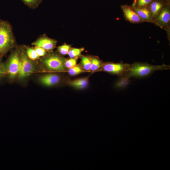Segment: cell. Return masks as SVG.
Instances as JSON below:
<instances>
[{
	"mask_svg": "<svg viewBox=\"0 0 170 170\" xmlns=\"http://www.w3.org/2000/svg\"><path fill=\"white\" fill-rule=\"evenodd\" d=\"M16 45L11 24L7 20L0 19V58L16 47Z\"/></svg>",
	"mask_w": 170,
	"mask_h": 170,
	"instance_id": "6da1fadb",
	"label": "cell"
},
{
	"mask_svg": "<svg viewBox=\"0 0 170 170\" xmlns=\"http://www.w3.org/2000/svg\"><path fill=\"white\" fill-rule=\"evenodd\" d=\"M170 66L166 65H151L146 63L135 62L130 65L125 75L128 78H141L147 76L156 71L168 70Z\"/></svg>",
	"mask_w": 170,
	"mask_h": 170,
	"instance_id": "7a4b0ae2",
	"label": "cell"
},
{
	"mask_svg": "<svg viewBox=\"0 0 170 170\" xmlns=\"http://www.w3.org/2000/svg\"><path fill=\"white\" fill-rule=\"evenodd\" d=\"M20 47H17L10 54L4 64L6 74L11 79L18 75L20 67Z\"/></svg>",
	"mask_w": 170,
	"mask_h": 170,
	"instance_id": "3957f363",
	"label": "cell"
},
{
	"mask_svg": "<svg viewBox=\"0 0 170 170\" xmlns=\"http://www.w3.org/2000/svg\"><path fill=\"white\" fill-rule=\"evenodd\" d=\"M65 60L64 58L55 54L46 55L41 59L42 63L47 69L56 71H63L66 70L65 66Z\"/></svg>",
	"mask_w": 170,
	"mask_h": 170,
	"instance_id": "277c9868",
	"label": "cell"
},
{
	"mask_svg": "<svg viewBox=\"0 0 170 170\" xmlns=\"http://www.w3.org/2000/svg\"><path fill=\"white\" fill-rule=\"evenodd\" d=\"M153 23L165 30L170 39V9L169 3L166 4L159 14L153 19Z\"/></svg>",
	"mask_w": 170,
	"mask_h": 170,
	"instance_id": "5b68a950",
	"label": "cell"
},
{
	"mask_svg": "<svg viewBox=\"0 0 170 170\" xmlns=\"http://www.w3.org/2000/svg\"><path fill=\"white\" fill-rule=\"evenodd\" d=\"M32 60L27 56L23 46H21L20 67L18 74L20 78H22L27 77L34 71L35 66Z\"/></svg>",
	"mask_w": 170,
	"mask_h": 170,
	"instance_id": "8992f818",
	"label": "cell"
},
{
	"mask_svg": "<svg viewBox=\"0 0 170 170\" xmlns=\"http://www.w3.org/2000/svg\"><path fill=\"white\" fill-rule=\"evenodd\" d=\"M130 65L123 62H107L103 64L100 70L110 74L120 76L125 75L128 72Z\"/></svg>",
	"mask_w": 170,
	"mask_h": 170,
	"instance_id": "52a82bcc",
	"label": "cell"
},
{
	"mask_svg": "<svg viewBox=\"0 0 170 170\" xmlns=\"http://www.w3.org/2000/svg\"><path fill=\"white\" fill-rule=\"evenodd\" d=\"M57 41L43 35L39 37L36 41L31 44L34 46L42 48L46 51L51 52L55 47Z\"/></svg>",
	"mask_w": 170,
	"mask_h": 170,
	"instance_id": "ba28073f",
	"label": "cell"
},
{
	"mask_svg": "<svg viewBox=\"0 0 170 170\" xmlns=\"http://www.w3.org/2000/svg\"><path fill=\"white\" fill-rule=\"evenodd\" d=\"M121 7L126 20L135 24L145 22L131 8L130 6L125 4L122 5Z\"/></svg>",
	"mask_w": 170,
	"mask_h": 170,
	"instance_id": "9c48e42d",
	"label": "cell"
},
{
	"mask_svg": "<svg viewBox=\"0 0 170 170\" xmlns=\"http://www.w3.org/2000/svg\"><path fill=\"white\" fill-rule=\"evenodd\" d=\"M130 7L145 22L153 23V18L148 6L142 7H138L136 6Z\"/></svg>",
	"mask_w": 170,
	"mask_h": 170,
	"instance_id": "30bf717a",
	"label": "cell"
},
{
	"mask_svg": "<svg viewBox=\"0 0 170 170\" xmlns=\"http://www.w3.org/2000/svg\"><path fill=\"white\" fill-rule=\"evenodd\" d=\"M169 3L160 0H153L148 6L153 19L159 14L166 4Z\"/></svg>",
	"mask_w": 170,
	"mask_h": 170,
	"instance_id": "8fae6325",
	"label": "cell"
},
{
	"mask_svg": "<svg viewBox=\"0 0 170 170\" xmlns=\"http://www.w3.org/2000/svg\"><path fill=\"white\" fill-rule=\"evenodd\" d=\"M60 77L54 74H49L44 75L40 79V82L46 86H52L58 83L60 81Z\"/></svg>",
	"mask_w": 170,
	"mask_h": 170,
	"instance_id": "7c38bea8",
	"label": "cell"
},
{
	"mask_svg": "<svg viewBox=\"0 0 170 170\" xmlns=\"http://www.w3.org/2000/svg\"><path fill=\"white\" fill-rule=\"evenodd\" d=\"M89 83L88 77L77 79L69 82L71 86L78 89H83L86 88Z\"/></svg>",
	"mask_w": 170,
	"mask_h": 170,
	"instance_id": "4fadbf2b",
	"label": "cell"
},
{
	"mask_svg": "<svg viewBox=\"0 0 170 170\" xmlns=\"http://www.w3.org/2000/svg\"><path fill=\"white\" fill-rule=\"evenodd\" d=\"M26 54L30 60H34L39 59V57L37 55L34 48L26 46H23Z\"/></svg>",
	"mask_w": 170,
	"mask_h": 170,
	"instance_id": "5bb4252c",
	"label": "cell"
},
{
	"mask_svg": "<svg viewBox=\"0 0 170 170\" xmlns=\"http://www.w3.org/2000/svg\"><path fill=\"white\" fill-rule=\"evenodd\" d=\"M29 8L34 9L40 4L42 0H20Z\"/></svg>",
	"mask_w": 170,
	"mask_h": 170,
	"instance_id": "9a60e30c",
	"label": "cell"
},
{
	"mask_svg": "<svg viewBox=\"0 0 170 170\" xmlns=\"http://www.w3.org/2000/svg\"><path fill=\"white\" fill-rule=\"evenodd\" d=\"M103 64L101 61L96 58L91 59V65L90 71H95L100 70Z\"/></svg>",
	"mask_w": 170,
	"mask_h": 170,
	"instance_id": "2e32d148",
	"label": "cell"
},
{
	"mask_svg": "<svg viewBox=\"0 0 170 170\" xmlns=\"http://www.w3.org/2000/svg\"><path fill=\"white\" fill-rule=\"evenodd\" d=\"M84 50L83 48L70 49L68 54L70 58H75L79 56Z\"/></svg>",
	"mask_w": 170,
	"mask_h": 170,
	"instance_id": "e0dca14e",
	"label": "cell"
},
{
	"mask_svg": "<svg viewBox=\"0 0 170 170\" xmlns=\"http://www.w3.org/2000/svg\"><path fill=\"white\" fill-rule=\"evenodd\" d=\"M91 60L87 56H83L81 59V63L82 68L84 70L90 71L91 65Z\"/></svg>",
	"mask_w": 170,
	"mask_h": 170,
	"instance_id": "ac0fdd59",
	"label": "cell"
},
{
	"mask_svg": "<svg viewBox=\"0 0 170 170\" xmlns=\"http://www.w3.org/2000/svg\"><path fill=\"white\" fill-rule=\"evenodd\" d=\"M83 72L82 68L78 65L76 66L68 69V72L69 74L72 76L77 75Z\"/></svg>",
	"mask_w": 170,
	"mask_h": 170,
	"instance_id": "d6986e66",
	"label": "cell"
},
{
	"mask_svg": "<svg viewBox=\"0 0 170 170\" xmlns=\"http://www.w3.org/2000/svg\"><path fill=\"white\" fill-rule=\"evenodd\" d=\"M70 48V45L65 44L59 46L57 49L60 54L62 55H65L68 54Z\"/></svg>",
	"mask_w": 170,
	"mask_h": 170,
	"instance_id": "ffe728a7",
	"label": "cell"
},
{
	"mask_svg": "<svg viewBox=\"0 0 170 170\" xmlns=\"http://www.w3.org/2000/svg\"><path fill=\"white\" fill-rule=\"evenodd\" d=\"M77 59L75 58H71L67 60H65V66L66 68H70L76 65Z\"/></svg>",
	"mask_w": 170,
	"mask_h": 170,
	"instance_id": "44dd1931",
	"label": "cell"
},
{
	"mask_svg": "<svg viewBox=\"0 0 170 170\" xmlns=\"http://www.w3.org/2000/svg\"><path fill=\"white\" fill-rule=\"evenodd\" d=\"M154 0H137L135 6L139 7L148 6Z\"/></svg>",
	"mask_w": 170,
	"mask_h": 170,
	"instance_id": "7402d4cb",
	"label": "cell"
},
{
	"mask_svg": "<svg viewBox=\"0 0 170 170\" xmlns=\"http://www.w3.org/2000/svg\"><path fill=\"white\" fill-rule=\"evenodd\" d=\"M34 49L35 50L38 56L40 57H44L47 54V51L43 48L38 47L34 46Z\"/></svg>",
	"mask_w": 170,
	"mask_h": 170,
	"instance_id": "603a6c76",
	"label": "cell"
},
{
	"mask_svg": "<svg viewBox=\"0 0 170 170\" xmlns=\"http://www.w3.org/2000/svg\"><path fill=\"white\" fill-rule=\"evenodd\" d=\"M1 59L0 58V78L6 74L4 64L2 62Z\"/></svg>",
	"mask_w": 170,
	"mask_h": 170,
	"instance_id": "cb8c5ba5",
	"label": "cell"
},
{
	"mask_svg": "<svg viewBox=\"0 0 170 170\" xmlns=\"http://www.w3.org/2000/svg\"><path fill=\"white\" fill-rule=\"evenodd\" d=\"M137 0H133V3L132 6H134L136 5Z\"/></svg>",
	"mask_w": 170,
	"mask_h": 170,
	"instance_id": "d4e9b609",
	"label": "cell"
},
{
	"mask_svg": "<svg viewBox=\"0 0 170 170\" xmlns=\"http://www.w3.org/2000/svg\"><path fill=\"white\" fill-rule=\"evenodd\" d=\"M161 0V1H163L164 2H166V3H169V0Z\"/></svg>",
	"mask_w": 170,
	"mask_h": 170,
	"instance_id": "484cf974",
	"label": "cell"
}]
</instances>
